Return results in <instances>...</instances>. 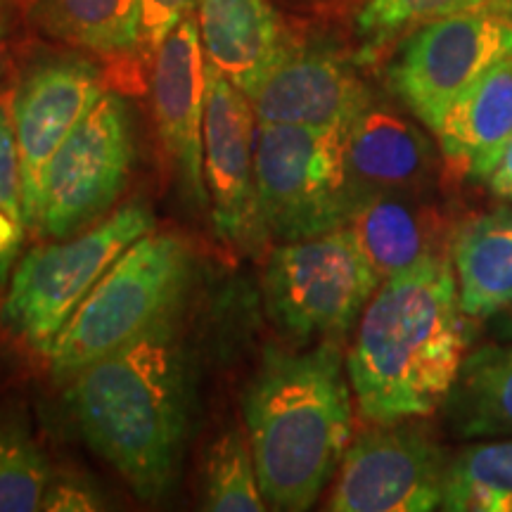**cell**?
Instances as JSON below:
<instances>
[{"mask_svg": "<svg viewBox=\"0 0 512 512\" xmlns=\"http://www.w3.org/2000/svg\"><path fill=\"white\" fill-rule=\"evenodd\" d=\"M105 93V76L83 57H50L36 62L12 93L24 216L31 233L38 230L43 178L55 152Z\"/></svg>", "mask_w": 512, "mask_h": 512, "instance_id": "cell-11", "label": "cell"}, {"mask_svg": "<svg viewBox=\"0 0 512 512\" xmlns=\"http://www.w3.org/2000/svg\"><path fill=\"white\" fill-rule=\"evenodd\" d=\"M152 117L159 143L171 159L183 195L197 209H209L204 181V105H207V57L197 15L190 12L171 29L150 62Z\"/></svg>", "mask_w": 512, "mask_h": 512, "instance_id": "cell-13", "label": "cell"}, {"mask_svg": "<svg viewBox=\"0 0 512 512\" xmlns=\"http://www.w3.org/2000/svg\"><path fill=\"white\" fill-rule=\"evenodd\" d=\"M197 27L207 62L247 98L290 48L271 0H200Z\"/></svg>", "mask_w": 512, "mask_h": 512, "instance_id": "cell-18", "label": "cell"}, {"mask_svg": "<svg viewBox=\"0 0 512 512\" xmlns=\"http://www.w3.org/2000/svg\"><path fill=\"white\" fill-rule=\"evenodd\" d=\"M448 460L451 456L415 420L370 425L351 439L325 510H441Z\"/></svg>", "mask_w": 512, "mask_h": 512, "instance_id": "cell-10", "label": "cell"}, {"mask_svg": "<svg viewBox=\"0 0 512 512\" xmlns=\"http://www.w3.org/2000/svg\"><path fill=\"white\" fill-rule=\"evenodd\" d=\"M349 226L283 242L268 254V316L292 342H342L380 287Z\"/></svg>", "mask_w": 512, "mask_h": 512, "instance_id": "cell-6", "label": "cell"}, {"mask_svg": "<svg viewBox=\"0 0 512 512\" xmlns=\"http://www.w3.org/2000/svg\"><path fill=\"white\" fill-rule=\"evenodd\" d=\"M508 55H512L510 19L444 17L401 38L387 64V86L434 136L458 95Z\"/></svg>", "mask_w": 512, "mask_h": 512, "instance_id": "cell-9", "label": "cell"}, {"mask_svg": "<svg viewBox=\"0 0 512 512\" xmlns=\"http://www.w3.org/2000/svg\"><path fill=\"white\" fill-rule=\"evenodd\" d=\"M192 254L176 233H152L133 242L88 292L46 351L55 380L69 382L174 316L188 287Z\"/></svg>", "mask_w": 512, "mask_h": 512, "instance_id": "cell-4", "label": "cell"}, {"mask_svg": "<svg viewBox=\"0 0 512 512\" xmlns=\"http://www.w3.org/2000/svg\"><path fill=\"white\" fill-rule=\"evenodd\" d=\"M489 190L496 200L501 202H512V138L508 147H505L501 162L494 169V174L489 176Z\"/></svg>", "mask_w": 512, "mask_h": 512, "instance_id": "cell-29", "label": "cell"}, {"mask_svg": "<svg viewBox=\"0 0 512 512\" xmlns=\"http://www.w3.org/2000/svg\"><path fill=\"white\" fill-rule=\"evenodd\" d=\"M456 15H494L512 22V0H366L356 15L361 60L370 62L422 24Z\"/></svg>", "mask_w": 512, "mask_h": 512, "instance_id": "cell-23", "label": "cell"}, {"mask_svg": "<svg viewBox=\"0 0 512 512\" xmlns=\"http://www.w3.org/2000/svg\"><path fill=\"white\" fill-rule=\"evenodd\" d=\"M451 256L382 280L356 323L347 373L368 425L422 420L451 394L470 349Z\"/></svg>", "mask_w": 512, "mask_h": 512, "instance_id": "cell-1", "label": "cell"}, {"mask_svg": "<svg viewBox=\"0 0 512 512\" xmlns=\"http://www.w3.org/2000/svg\"><path fill=\"white\" fill-rule=\"evenodd\" d=\"M249 102L256 124L347 128L373 102V93L335 50L290 43Z\"/></svg>", "mask_w": 512, "mask_h": 512, "instance_id": "cell-14", "label": "cell"}, {"mask_svg": "<svg viewBox=\"0 0 512 512\" xmlns=\"http://www.w3.org/2000/svg\"><path fill=\"white\" fill-rule=\"evenodd\" d=\"M344 169L356 204L375 192L430 190L437 152L420 126L373 100L344 128Z\"/></svg>", "mask_w": 512, "mask_h": 512, "instance_id": "cell-16", "label": "cell"}, {"mask_svg": "<svg viewBox=\"0 0 512 512\" xmlns=\"http://www.w3.org/2000/svg\"><path fill=\"white\" fill-rule=\"evenodd\" d=\"M64 399L86 444L140 501L169 494L190 425V368L176 313L76 373Z\"/></svg>", "mask_w": 512, "mask_h": 512, "instance_id": "cell-2", "label": "cell"}, {"mask_svg": "<svg viewBox=\"0 0 512 512\" xmlns=\"http://www.w3.org/2000/svg\"><path fill=\"white\" fill-rule=\"evenodd\" d=\"M133 162L131 114L117 93L105 91L48 164L36 235L64 240L105 219L126 190Z\"/></svg>", "mask_w": 512, "mask_h": 512, "instance_id": "cell-8", "label": "cell"}, {"mask_svg": "<svg viewBox=\"0 0 512 512\" xmlns=\"http://www.w3.org/2000/svg\"><path fill=\"white\" fill-rule=\"evenodd\" d=\"M245 432L271 510H309L354 439V401L339 342L268 347L249 382Z\"/></svg>", "mask_w": 512, "mask_h": 512, "instance_id": "cell-3", "label": "cell"}, {"mask_svg": "<svg viewBox=\"0 0 512 512\" xmlns=\"http://www.w3.org/2000/svg\"><path fill=\"white\" fill-rule=\"evenodd\" d=\"M27 230L12 105L0 100V285L19 261Z\"/></svg>", "mask_w": 512, "mask_h": 512, "instance_id": "cell-26", "label": "cell"}, {"mask_svg": "<svg viewBox=\"0 0 512 512\" xmlns=\"http://www.w3.org/2000/svg\"><path fill=\"white\" fill-rule=\"evenodd\" d=\"M451 264L460 309L486 320L512 306V202L458 223Z\"/></svg>", "mask_w": 512, "mask_h": 512, "instance_id": "cell-19", "label": "cell"}, {"mask_svg": "<svg viewBox=\"0 0 512 512\" xmlns=\"http://www.w3.org/2000/svg\"><path fill=\"white\" fill-rule=\"evenodd\" d=\"M155 230L145 202H128L72 238L29 249L12 268L10 290L0 306L8 332L46 356L57 332L133 242Z\"/></svg>", "mask_w": 512, "mask_h": 512, "instance_id": "cell-5", "label": "cell"}, {"mask_svg": "<svg viewBox=\"0 0 512 512\" xmlns=\"http://www.w3.org/2000/svg\"><path fill=\"white\" fill-rule=\"evenodd\" d=\"M105 501L91 482L79 477H60L50 482L46 498H43L41 510L53 512H83V510H102Z\"/></svg>", "mask_w": 512, "mask_h": 512, "instance_id": "cell-28", "label": "cell"}, {"mask_svg": "<svg viewBox=\"0 0 512 512\" xmlns=\"http://www.w3.org/2000/svg\"><path fill=\"white\" fill-rule=\"evenodd\" d=\"M434 138L453 174L489 181L512 138V55L458 95Z\"/></svg>", "mask_w": 512, "mask_h": 512, "instance_id": "cell-17", "label": "cell"}, {"mask_svg": "<svg viewBox=\"0 0 512 512\" xmlns=\"http://www.w3.org/2000/svg\"><path fill=\"white\" fill-rule=\"evenodd\" d=\"M254 178L268 238L294 242L347 226L344 128L256 124Z\"/></svg>", "mask_w": 512, "mask_h": 512, "instance_id": "cell-7", "label": "cell"}, {"mask_svg": "<svg viewBox=\"0 0 512 512\" xmlns=\"http://www.w3.org/2000/svg\"><path fill=\"white\" fill-rule=\"evenodd\" d=\"M266 508L247 432L230 427L228 432L216 437L207 453L204 510L261 512Z\"/></svg>", "mask_w": 512, "mask_h": 512, "instance_id": "cell-25", "label": "cell"}, {"mask_svg": "<svg viewBox=\"0 0 512 512\" xmlns=\"http://www.w3.org/2000/svg\"><path fill=\"white\" fill-rule=\"evenodd\" d=\"M254 107L228 76L207 62L204 181L216 235L238 249L266 240L254 178Z\"/></svg>", "mask_w": 512, "mask_h": 512, "instance_id": "cell-12", "label": "cell"}, {"mask_svg": "<svg viewBox=\"0 0 512 512\" xmlns=\"http://www.w3.org/2000/svg\"><path fill=\"white\" fill-rule=\"evenodd\" d=\"M53 470L36 444L27 420L17 413L0 415V512H36Z\"/></svg>", "mask_w": 512, "mask_h": 512, "instance_id": "cell-24", "label": "cell"}, {"mask_svg": "<svg viewBox=\"0 0 512 512\" xmlns=\"http://www.w3.org/2000/svg\"><path fill=\"white\" fill-rule=\"evenodd\" d=\"M5 31H8V24H5V17H3V12H0V48H3V41H5Z\"/></svg>", "mask_w": 512, "mask_h": 512, "instance_id": "cell-30", "label": "cell"}, {"mask_svg": "<svg viewBox=\"0 0 512 512\" xmlns=\"http://www.w3.org/2000/svg\"><path fill=\"white\" fill-rule=\"evenodd\" d=\"M29 15L43 34L100 60L143 62V0H31Z\"/></svg>", "mask_w": 512, "mask_h": 512, "instance_id": "cell-20", "label": "cell"}, {"mask_svg": "<svg viewBox=\"0 0 512 512\" xmlns=\"http://www.w3.org/2000/svg\"><path fill=\"white\" fill-rule=\"evenodd\" d=\"M441 408L460 439L512 437V344L467 351Z\"/></svg>", "mask_w": 512, "mask_h": 512, "instance_id": "cell-21", "label": "cell"}, {"mask_svg": "<svg viewBox=\"0 0 512 512\" xmlns=\"http://www.w3.org/2000/svg\"><path fill=\"white\" fill-rule=\"evenodd\" d=\"M441 510L512 512V437L479 441L451 456Z\"/></svg>", "mask_w": 512, "mask_h": 512, "instance_id": "cell-22", "label": "cell"}, {"mask_svg": "<svg viewBox=\"0 0 512 512\" xmlns=\"http://www.w3.org/2000/svg\"><path fill=\"white\" fill-rule=\"evenodd\" d=\"M510 309H512V306H510ZM508 330L512 332V316H510V320H508Z\"/></svg>", "mask_w": 512, "mask_h": 512, "instance_id": "cell-31", "label": "cell"}, {"mask_svg": "<svg viewBox=\"0 0 512 512\" xmlns=\"http://www.w3.org/2000/svg\"><path fill=\"white\" fill-rule=\"evenodd\" d=\"M200 0H143V29H140V60L152 62L157 48L185 15L197 10Z\"/></svg>", "mask_w": 512, "mask_h": 512, "instance_id": "cell-27", "label": "cell"}, {"mask_svg": "<svg viewBox=\"0 0 512 512\" xmlns=\"http://www.w3.org/2000/svg\"><path fill=\"white\" fill-rule=\"evenodd\" d=\"M347 226L380 280H387L432 256H451L458 223L430 190H399L358 200Z\"/></svg>", "mask_w": 512, "mask_h": 512, "instance_id": "cell-15", "label": "cell"}]
</instances>
